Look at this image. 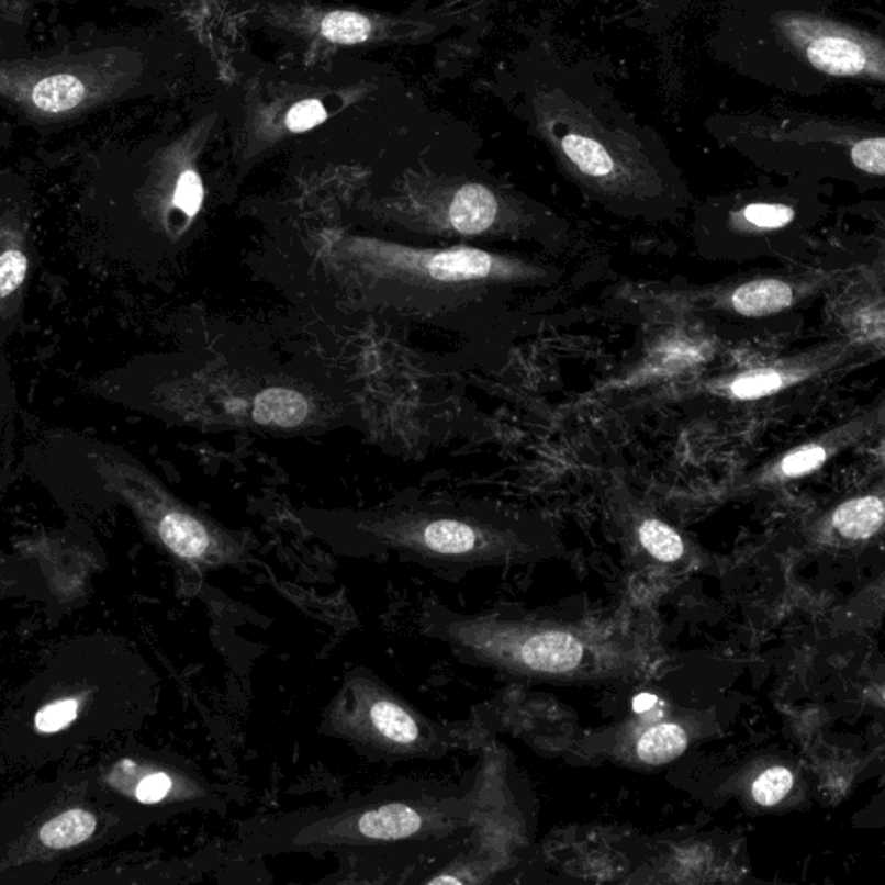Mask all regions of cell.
Listing matches in <instances>:
<instances>
[{
	"label": "cell",
	"mask_w": 885,
	"mask_h": 885,
	"mask_svg": "<svg viewBox=\"0 0 885 885\" xmlns=\"http://www.w3.org/2000/svg\"><path fill=\"white\" fill-rule=\"evenodd\" d=\"M472 818L456 784L411 780L265 821L249 830L244 853L331 854L357 882L421 884L462 853Z\"/></svg>",
	"instance_id": "1"
},
{
	"label": "cell",
	"mask_w": 885,
	"mask_h": 885,
	"mask_svg": "<svg viewBox=\"0 0 885 885\" xmlns=\"http://www.w3.org/2000/svg\"><path fill=\"white\" fill-rule=\"evenodd\" d=\"M317 256L355 298L411 310L457 305L480 289L519 282L529 273L514 258L468 244L418 248L345 232L322 234Z\"/></svg>",
	"instance_id": "2"
},
{
	"label": "cell",
	"mask_w": 885,
	"mask_h": 885,
	"mask_svg": "<svg viewBox=\"0 0 885 885\" xmlns=\"http://www.w3.org/2000/svg\"><path fill=\"white\" fill-rule=\"evenodd\" d=\"M324 736L372 761H438L466 746L462 725L429 718L374 673L348 671L322 718Z\"/></svg>",
	"instance_id": "3"
},
{
	"label": "cell",
	"mask_w": 885,
	"mask_h": 885,
	"mask_svg": "<svg viewBox=\"0 0 885 885\" xmlns=\"http://www.w3.org/2000/svg\"><path fill=\"white\" fill-rule=\"evenodd\" d=\"M186 417L213 426L300 433L324 424L327 406L306 384L239 370L200 372L177 393Z\"/></svg>",
	"instance_id": "4"
},
{
	"label": "cell",
	"mask_w": 885,
	"mask_h": 885,
	"mask_svg": "<svg viewBox=\"0 0 885 885\" xmlns=\"http://www.w3.org/2000/svg\"><path fill=\"white\" fill-rule=\"evenodd\" d=\"M382 224L441 240L520 236V222L498 192L480 182H463L442 194L394 204Z\"/></svg>",
	"instance_id": "5"
},
{
	"label": "cell",
	"mask_w": 885,
	"mask_h": 885,
	"mask_svg": "<svg viewBox=\"0 0 885 885\" xmlns=\"http://www.w3.org/2000/svg\"><path fill=\"white\" fill-rule=\"evenodd\" d=\"M775 26L792 53L821 74L885 80L884 44L872 33L809 13L778 14Z\"/></svg>",
	"instance_id": "6"
},
{
	"label": "cell",
	"mask_w": 885,
	"mask_h": 885,
	"mask_svg": "<svg viewBox=\"0 0 885 885\" xmlns=\"http://www.w3.org/2000/svg\"><path fill=\"white\" fill-rule=\"evenodd\" d=\"M138 475L146 488L156 535L177 559L201 569L232 568L251 559V545L243 533L232 531L224 524L180 504L143 469H138Z\"/></svg>",
	"instance_id": "7"
},
{
	"label": "cell",
	"mask_w": 885,
	"mask_h": 885,
	"mask_svg": "<svg viewBox=\"0 0 885 885\" xmlns=\"http://www.w3.org/2000/svg\"><path fill=\"white\" fill-rule=\"evenodd\" d=\"M557 150L569 170L597 188L609 191L634 179L635 158L626 155L619 138L589 125L578 111H561Z\"/></svg>",
	"instance_id": "8"
},
{
	"label": "cell",
	"mask_w": 885,
	"mask_h": 885,
	"mask_svg": "<svg viewBox=\"0 0 885 885\" xmlns=\"http://www.w3.org/2000/svg\"><path fill=\"white\" fill-rule=\"evenodd\" d=\"M844 354L845 348L842 346H829V348L818 349L815 354L800 355V357L788 358V360L773 363V366L746 370L731 378L719 379L709 384V391L728 396V399H761V396L776 393L803 379L818 374L830 363L844 357Z\"/></svg>",
	"instance_id": "9"
},
{
	"label": "cell",
	"mask_w": 885,
	"mask_h": 885,
	"mask_svg": "<svg viewBox=\"0 0 885 885\" xmlns=\"http://www.w3.org/2000/svg\"><path fill=\"white\" fill-rule=\"evenodd\" d=\"M878 423H881V411L870 412L854 421H849L844 426L830 430L829 435L820 436V438L805 442L803 447L787 451L764 472V475L770 480H796L800 475L817 471L830 457L836 456L837 451L844 450L858 439L870 435Z\"/></svg>",
	"instance_id": "10"
},
{
	"label": "cell",
	"mask_w": 885,
	"mask_h": 885,
	"mask_svg": "<svg viewBox=\"0 0 885 885\" xmlns=\"http://www.w3.org/2000/svg\"><path fill=\"white\" fill-rule=\"evenodd\" d=\"M797 300L796 285L782 279L743 282L728 294V306L743 317H764L791 309Z\"/></svg>",
	"instance_id": "11"
},
{
	"label": "cell",
	"mask_w": 885,
	"mask_h": 885,
	"mask_svg": "<svg viewBox=\"0 0 885 885\" xmlns=\"http://www.w3.org/2000/svg\"><path fill=\"white\" fill-rule=\"evenodd\" d=\"M884 524V502L881 496L849 500L833 512L837 531L851 540L873 537Z\"/></svg>",
	"instance_id": "12"
},
{
	"label": "cell",
	"mask_w": 885,
	"mask_h": 885,
	"mask_svg": "<svg viewBox=\"0 0 885 885\" xmlns=\"http://www.w3.org/2000/svg\"><path fill=\"white\" fill-rule=\"evenodd\" d=\"M87 89L74 75H54L38 81L32 92V101L38 110L63 113L75 110L86 98Z\"/></svg>",
	"instance_id": "13"
},
{
	"label": "cell",
	"mask_w": 885,
	"mask_h": 885,
	"mask_svg": "<svg viewBox=\"0 0 885 885\" xmlns=\"http://www.w3.org/2000/svg\"><path fill=\"white\" fill-rule=\"evenodd\" d=\"M688 737L680 725L662 724L649 728L638 740V758L647 764H666L685 752Z\"/></svg>",
	"instance_id": "14"
},
{
	"label": "cell",
	"mask_w": 885,
	"mask_h": 885,
	"mask_svg": "<svg viewBox=\"0 0 885 885\" xmlns=\"http://www.w3.org/2000/svg\"><path fill=\"white\" fill-rule=\"evenodd\" d=\"M94 830V815L83 809H71L45 824L41 830V839L47 848L68 849L87 841Z\"/></svg>",
	"instance_id": "15"
},
{
	"label": "cell",
	"mask_w": 885,
	"mask_h": 885,
	"mask_svg": "<svg viewBox=\"0 0 885 885\" xmlns=\"http://www.w3.org/2000/svg\"><path fill=\"white\" fill-rule=\"evenodd\" d=\"M322 35L336 44H362L370 37L372 25L366 16L351 11H336L322 21Z\"/></svg>",
	"instance_id": "16"
},
{
	"label": "cell",
	"mask_w": 885,
	"mask_h": 885,
	"mask_svg": "<svg viewBox=\"0 0 885 885\" xmlns=\"http://www.w3.org/2000/svg\"><path fill=\"white\" fill-rule=\"evenodd\" d=\"M640 541L650 556L662 562L679 561L683 556V540L679 533L658 519H649L640 526Z\"/></svg>",
	"instance_id": "17"
},
{
	"label": "cell",
	"mask_w": 885,
	"mask_h": 885,
	"mask_svg": "<svg viewBox=\"0 0 885 885\" xmlns=\"http://www.w3.org/2000/svg\"><path fill=\"white\" fill-rule=\"evenodd\" d=\"M796 219L794 208L782 203H752L740 210V220L755 231L787 227Z\"/></svg>",
	"instance_id": "18"
},
{
	"label": "cell",
	"mask_w": 885,
	"mask_h": 885,
	"mask_svg": "<svg viewBox=\"0 0 885 885\" xmlns=\"http://www.w3.org/2000/svg\"><path fill=\"white\" fill-rule=\"evenodd\" d=\"M794 775L784 766L770 768L752 784V797L761 806H775L791 792Z\"/></svg>",
	"instance_id": "19"
},
{
	"label": "cell",
	"mask_w": 885,
	"mask_h": 885,
	"mask_svg": "<svg viewBox=\"0 0 885 885\" xmlns=\"http://www.w3.org/2000/svg\"><path fill=\"white\" fill-rule=\"evenodd\" d=\"M885 138L882 135H865L856 138L851 146V159L854 167L863 173L884 177L885 173Z\"/></svg>",
	"instance_id": "20"
},
{
	"label": "cell",
	"mask_w": 885,
	"mask_h": 885,
	"mask_svg": "<svg viewBox=\"0 0 885 885\" xmlns=\"http://www.w3.org/2000/svg\"><path fill=\"white\" fill-rule=\"evenodd\" d=\"M29 273V258L18 248L5 249L0 255V300L16 293Z\"/></svg>",
	"instance_id": "21"
},
{
	"label": "cell",
	"mask_w": 885,
	"mask_h": 885,
	"mask_svg": "<svg viewBox=\"0 0 885 885\" xmlns=\"http://www.w3.org/2000/svg\"><path fill=\"white\" fill-rule=\"evenodd\" d=\"M204 200L203 182L195 170H186L179 177L173 192V204L188 220L195 219Z\"/></svg>",
	"instance_id": "22"
},
{
	"label": "cell",
	"mask_w": 885,
	"mask_h": 885,
	"mask_svg": "<svg viewBox=\"0 0 885 885\" xmlns=\"http://www.w3.org/2000/svg\"><path fill=\"white\" fill-rule=\"evenodd\" d=\"M77 713L78 704L74 698L57 701V703L49 704L42 712H38L35 725L44 733H53V731H59L68 727L77 718Z\"/></svg>",
	"instance_id": "23"
},
{
	"label": "cell",
	"mask_w": 885,
	"mask_h": 885,
	"mask_svg": "<svg viewBox=\"0 0 885 885\" xmlns=\"http://www.w3.org/2000/svg\"><path fill=\"white\" fill-rule=\"evenodd\" d=\"M325 119H327V111H325L324 104L317 99H306L291 108L288 119H285V125L294 134H301V132L312 131L315 126L321 125Z\"/></svg>",
	"instance_id": "24"
},
{
	"label": "cell",
	"mask_w": 885,
	"mask_h": 885,
	"mask_svg": "<svg viewBox=\"0 0 885 885\" xmlns=\"http://www.w3.org/2000/svg\"><path fill=\"white\" fill-rule=\"evenodd\" d=\"M171 788H173V780L168 773H150V775L144 776L143 782L138 784L135 796L144 805H156L170 796Z\"/></svg>",
	"instance_id": "25"
},
{
	"label": "cell",
	"mask_w": 885,
	"mask_h": 885,
	"mask_svg": "<svg viewBox=\"0 0 885 885\" xmlns=\"http://www.w3.org/2000/svg\"><path fill=\"white\" fill-rule=\"evenodd\" d=\"M654 703L656 697H652V695L649 694H643L640 695L637 701H635V709H637L638 713H643L647 712V709H650V707H654L652 706Z\"/></svg>",
	"instance_id": "26"
}]
</instances>
